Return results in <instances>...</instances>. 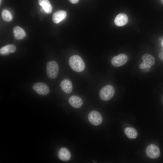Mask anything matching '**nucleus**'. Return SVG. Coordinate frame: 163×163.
Instances as JSON below:
<instances>
[{"instance_id": "nucleus-13", "label": "nucleus", "mask_w": 163, "mask_h": 163, "mask_svg": "<svg viewBox=\"0 0 163 163\" xmlns=\"http://www.w3.org/2000/svg\"><path fill=\"white\" fill-rule=\"evenodd\" d=\"M66 16V12L63 10L55 12L52 16L54 23L58 24L64 19Z\"/></svg>"}, {"instance_id": "nucleus-7", "label": "nucleus", "mask_w": 163, "mask_h": 163, "mask_svg": "<svg viewBox=\"0 0 163 163\" xmlns=\"http://www.w3.org/2000/svg\"><path fill=\"white\" fill-rule=\"evenodd\" d=\"M145 152L148 157L152 159L157 158L160 154L158 147L154 144L149 145L146 148Z\"/></svg>"}, {"instance_id": "nucleus-12", "label": "nucleus", "mask_w": 163, "mask_h": 163, "mask_svg": "<svg viewBox=\"0 0 163 163\" xmlns=\"http://www.w3.org/2000/svg\"><path fill=\"white\" fill-rule=\"evenodd\" d=\"M58 157L61 160L63 161H68L71 157L70 152L67 148L65 147L61 148L59 150Z\"/></svg>"}, {"instance_id": "nucleus-22", "label": "nucleus", "mask_w": 163, "mask_h": 163, "mask_svg": "<svg viewBox=\"0 0 163 163\" xmlns=\"http://www.w3.org/2000/svg\"><path fill=\"white\" fill-rule=\"evenodd\" d=\"M161 2L163 4V0H160Z\"/></svg>"}, {"instance_id": "nucleus-10", "label": "nucleus", "mask_w": 163, "mask_h": 163, "mask_svg": "<svg viewBox=\"0 0 163 163\" xmlns=\"http://www.w3.org/2000/svg\"><path fill=\"white\" fill-rule=\"evenodd\" d=\"M69 102L72 107L76 109L81 107L83 104L82 99L76 95L71 96L69 99Z\"/></svg>"}, {"instance_id": "nucleus-14", "label": "nucleus", "mask_w": 163, "mask_h": 163, "mask_svg": "<svg viewBox=\"0 0 163 163\" xmlns=\"http://www.w3.org/2000/svg\"><path fill=\"white\" fill-rule=\"evenodd\" d=\"M13 33L15 38L17 40L24 38L26 36L24 30L21 27L16 26L13 29Z\"/></svg>"}, {"instance_id": "nucleus-5", "label": "nucleus", "mask_w": 163, "mask_h": 163, "mask_svg": "<svg viewBox=\"0 0 163 163\" xmlns=\"http://www.w3.org/2000/svg\"><path fill=\"white\" fill-rule=\"evenodd\" d=\"M34 90L39 95L44 96L49 92L48 86L43 82H37L34 84L32 86Z\"/></svg>"}, {"instance_id": "nucleus-1", "label": "nucleus", "mask_w": 163, "mask_h": 163, "mask_svg": "<svg viewBox=\"0 0 163 163\" xmlns=\"http://www.w3.org/2000/svg\"><path fill=\"white\" fill-rule=\"evenodd\" d=\"M69 64L71 68L77 72L83 71L85 68V63L81 57L78 55H74L69 60Z\"/></svg>"}, {"instance_id": "nucleus-8", "label": "nucleus", "mask_w": 163, "mask_h": 163, "mask_svg": "<svg viewBox=\"0 0 163 163\" xmlns=\"http://www.w3.org/2000/svg\"><path fill=\"white\" fill-rule=\"evenodd\" d=\"M128 59L126 55L120 54L113 57L111 60V63L114 66L118 67L125 64L127 62Z\"/></svg>"}, {"instance_id": "nucleus-9", "label": "nucleus", "mask_w": 163, "mask_h": 163, "mask_svg": "<svg viewBox=\"0 0 163 163\" xmlns=\"http://www.w3.org/2000/svg\"><path fill=\"white\" fill-rule=\"evenodd\" d=\"M128 17L124 13H120L116 17L114 22L118 26H122L125 25L128 21Z\"/></svg>"}, {"instance_id": "nucleus-6", "label": "nucleus", "mask_w": 163, "mask_h": 163, "mask_svg": "<svg viewBox=\"0 0 163 163\" xmlns=\"http://www.w3.org/2000/svg\"><path fill=\"white\" fill-rule=\"evenodd\" d=\"M88 119L92 125L97 126L100 125L102 121V117L98 111L93 110L91 111L88 115Z\"/></svg>"}, {"instance_id": "nucleus-23", "label": "nucleus", "mask_w": 163, "mask_h": 163, "mask_svg": "<svg viewBox=\"0 0 163 163\" xmlns=\"http://www.w3.org/2000/svg\"><path fill=\"white\" fill-rule=\"evenodd\" d=\"M1 3V0H0V3Z\"/></svg>"}, {"instance_id": "nucleus-17", "label": "nucleus", "mask_w": 163, "mask_h": 163, "mask_svg": "<svg viewBox=\"0 0 163 163\" xmlns=\"http://www.w3.org/2000/svg\"><path fill=\"white\" fill-rule=\"evenodd\" d=\"M124 132L126 136L129 139H135L138 136L136 130L133 128L127 127L125 129Z\"/></svg>"}, {"instance_id": "nucleus-20", "label": "nucleus", "mask_w": 163, "mask_h": 163, "mask_svg": "<svg viewBox=\"0 0 163 163\" xmlns=\"http://www.w3.org/2000/svg\"><path fill=\"white\" fill-rule=\"evenodd\" d=\"M69 2L72 4H75L77 3L78 0H69Z\"/></svg>"}, {"instance_id": "nucleus-21", "label": "nucleus", "mask_w": 163, "mask_h": 163, "mask_svg": "<svg viewBox=\"0 0 163 163\" xmlns=\"http://www.w3.org/2000/svg\"><path fill=\"white\" fill-rule=\"evenodd\" d=\"M161 45L162 46L163 48V39L162 40L161 42Z\"/></svg>"}, {"instance_id": "nucleus-3", "label": "nucleus", "mask_w": 163, "mask_h": 163, "mask_svg": "<svg viewBox=\"0 0 163 163\" xmlns=\"http://www.w3.org/2000/svg\"><path fill=\"white\" fill-rule=\"evenodd\" d=\"M59 71V66L55 61H50L47 63L46 72L49 78L54 79L56 78L58 75Z\"/></svg>"}, {"instance_id": "nucleus-2", "label": "nucleus", "mask_w": 163, "mask_h": 163, "mask_svg": "<svg viewBox=\"0 0 163 163\" xmlns=\"http://www.w3.org/2000/svg\"><path fill=\"white\" fill-rule=\"evenodd\" d=\"M115 93V89L111 85H109L103 87L100 91L99 96L103 100L107 101L110 99Z\"/></svg>"}, {"instance_id": "nucleus-19", "label": "nucleus", "mask_w": 163, "mask_h": 163, "mask_svg": "<svg viewBox=\"0 0 163 163\" xmlns=\"http://www.w3.org/2000/svg\"><path fill=\"white\" fill-rule=\"evenodd\" d=\"M158 56L160 59L163 62V48L160 50Z\"/></svg>"}, {"instance_id": "nucleus-18", "label": "nucleus", "mask_w": 163, "mask_h": 163, "mask_svg": "<svg viewBox=\"0 0 163 163\" xmlns=\"http://www.w3.org/2000/svg\"><path fill=\"white\" fill-rule=\"evenodd\" d=\"M1 15L2 19L5 21H10L12 20V15L11 13L7 10H3L2 11Z\"/></svg>"}, {"instance_id": "nucleus-4", "label": "nucleus", "mask_w": 163, "mask_h": 163, "mask_svg": "<svg viewBox=\"0 0 163 163\" xmlns=\"http://www.w3.org/2000/svg\"><path fill=\"white\" fill-rule=\"evenodd\" d=\"M143 62L139 65V68L142 69H150L155 63V59L152 55L145 53L142 57Z\"/></svg>"}, {"instance_id": "nucleus-16", "label": "nucleus", "mask_w": 163, "mask_h": 163, "mask_svg": "<svg viewBox=\"0 0 163 163\" xmlns=\"http://www.w3.org/2000/svg\"><path fill=\"white\" fill-rule=\"evenodd\" d=\"M38 2L46 13L49 14L52 12V6L48 0H39Z\"/></svg>"}, {"instance_id": "nucleus-11", "label": "nucleus", "mask_w": 163, "mask_h": 163, "mask_svg": "<svg viewBox=\"0 0 163 163\" xmlns=\"http://www.w3.org/2000/svg\"><path fill=\"white\" fill-rule=\"evenodd\" d=\"M60 86L62 90L66 94L70 93L72 91V84L71 81L69 79L63 80L60 83Z\"/></svg>"}, {"instance_id": "nucleus-15", "label": "nucleus", "mask_w": 163, "mask_h": 163, "mask_svg": "<svg viewBox=\"0 0 163 163\" xmlns=\"http://www.w3.org/2000/svg\"><path fill=\"white\" fill-rule=\"evenodd\" d=\"M16 49V47L14 45L7 44L1 48L0 54L2 55H7L14 53Z\"/></svg>"}]
</instances>
